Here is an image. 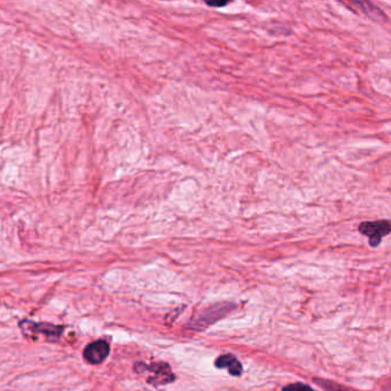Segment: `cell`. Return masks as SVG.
Masks as SVG:
<instances>
[{"mask_svg":"<svg viewBox=\"0 0 391 391\" xmlns=\"http://www.w3.org/2000/svg\"><path fill=\"white\" fill-rule=\"evenodd\" d=\"M216 365L219 368H228L230 373L232 375H235V376H239L242 373V366H241L240 361H237V358L232 354H225V356L218 358Z\"/></svg>","mask_w":391,"mask_h":391,"instance_id":"cell-3","label":"cell"},{"mask_svg":"<svg viewBox=\"0 0 391 391\" xmlns=\"http://www.w3.org/2000/svg\"><path fill=\"white\" fill-rule=\"evenodd\" d=\"M354 5L361 7V10L367 14L368 17H373L374 20H378L380 17L385 19V14L379 10L378 7H375L373 3H367V1H356Z\"/></svg>","mask_w":391,"mask_h":391,"instance_id":"cell-4","label":"cell"},{"mask_svg":"<svg viewBox=\"0 0 391 391\" xmlns=\"http://www.w3.org/2000/svg\"><path fill=\"white\" fill-rule=\"evenodd\" d=\"M361 235H366L370 239L372 247H378L381 244L382 237L391 233V221H364L358 228Z\"/></svg>","mask_w":391,"mask_h":391,"instance_id":"cell-1","label":"cell"},{"mask_svg":"<svg viewBox=\"0 0 391 391\" xmlns=\"http://www.w3.org/2000/svg\"><path fill=\"white\" fill-rule=\"evenodd\" d=\"M109 354V345L107 342L99 340L87 345L84 350V358L90 364H101Z\"/></svg>","mask_w":391,"mask_h":391,"instance_id":"cell-2","label":"cell"},{"mask_svg":"<svg viewBox=\"0 0 391 391\" xmlns=\"http://www.w3.org/2000/svg\"><path fill=\"white\" fill-rule=\"evenodd\" d=\"M282 391H313V389L309 385H304V383H293V385H286Z\"/></svg>","mask_w":391,"mask_h":391,"instance_id":"cell-6","label":"cell"},{"mask_svg":"<svg viewBox=\"0 0 391 391\" xmlns=\"http://www.w3.org/2000/svg\"><path fill=\"white\" fill-rule=\"evenodd\" d=\"M208 5H210V6H218V7H221V6H225V5H226V3H207Z\"/></svg>","mask_w":391,"mask_h":391,"instance_id":"cell-7","label":"cell"},{"mask_svg":"<svg viewBox=\"0 0 391 391\" xmlns=\"http://www.w3.org/2000/svg\"><path fill=\"white\" fill-rule=\"evenodd\" d=\"M319 385L322 387V388L326 389L327 391H354L352 389L345 388V387H342V385H336V383H333V382L329 381H321V380H318Z\"/></svg>","mask_w":391,"mask_h":391,"instance_id":"cell-5","label":"cell"}]
</instances>
